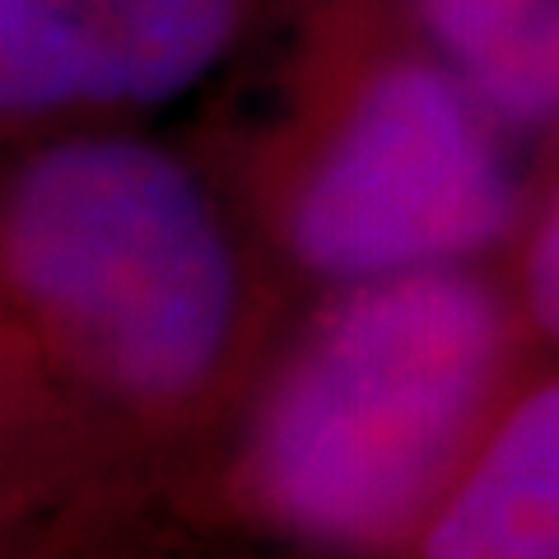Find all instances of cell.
<instances>
[{
	"label": "cell",
	"mask_w": 559,
	"mask_h": 559,
	"mask_svg": "<svg viewBox=\"0 0 559 559\" xmlns=\"http://www.w3.org/2000/svg\"><path fill=\"white\" fill-rule=\"evenodd\" d=\"M299 299L191 140L5 145L0 559H150Z\"/></svg>",
	"instance_id": "cell-1"
},
{
	"label": "cell",
	"mask_w": 559,
	"mask_h": 559,
	"mask_svg": "<svg viewBox=\"0 0 559 559\" xmlns=\"http://www.w3.org/2000/svg\"><path fill=\"white\" fill-rule=\"evenodd\" d=\"M540 359L495 261L304 294L150 559H401Z\"/></svg>",
	"instance_id": "cell-2"
},
{
	"label": "cell",
	"mask_w": 559,
	"mask_h": 559,
	"mask_svg": "<svg viewBox=\"0 0 559 559\" xmlns=\"http://www.w3.org/2000/svg\"><path fill=\"white\" fill-rule=\"evenodd\" d=\"M257 98L191 145L299 294L499 261L532 145L471 90L411 0H312Z\"/></svg>",
	"instance_id": "cell-3"
},
{
	"label": "cell",
	"mask_w": 559,
	"mask_h": 559,
	"mask_svg": "<svg viewBox=\"0 0 559 559\" xmlns=\"http://www.w3.org/2000/svg\"><path fill=\"white\" fill-rule=\"evenodd\" d=\"M261 0H0V135L150 127L248 38Z\"/></svg>",
	"instance_id": "cell-4"
},
{
	"label": "cell",
	"mask_w": 559,
	"mask_h": 559,
	"mask_svg": "<svg viewBox=\"0 0 559 559\" xmlns=\"http://www.w3.org/2000/svg\"><path fill=\"white\" fill-rule=\"evenodd\" d=\"M401 559H559V359H540Z\"/></svg>",
	"instance_id": "cell-5"
},
{
	"label": "cell",
	"mask_w": 559,
	"mask_h": 559,
	"mask_svg": "<svg viewBox=\"0 0 559 559\" xmlns=\"http://www.w3.org/2000/svg\"><path fill=\"white\" fill-rule=\"evenodd\" d=\"M411 10L532 150L559 131V0H411Z\"/></svg>",
	"instance_id": "cell-6"
},
{
	"label": "cell",
	"mask_w": 559,
	"mask_h": 559,
	"mask_svg": "<svg viewBox=\"0 0 559 559\" xmlns=\"http://www.w3.org/2000/svg\"><path fill=\"white\" fill-rule=\"evenodd\" d=\"M495 266L509 280L536 345L559 359V131L532 150L518 224Z\"/></svg>",
	"instance_id": "cell-7"
}]
</instances>
